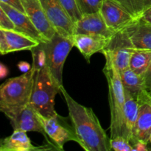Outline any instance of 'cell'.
Here are the masks:
<instances>
[{"label":"cell","mask_w":151,"mask_h":151,"mask_svg":"<svg viewBox=\"0 0 151 151\" xmlns=\"http://www.w3.org/2000/svg\"><path fill=\"white\" fill-rule=\"evenodd\" d=\"M110 145L111 150L115 151H134V146L131 142L122 136L110 138Z\"/></svg>","instance_id":"cell-25"},{"label":"cell","mask_w":151,"mask_h":151,"mask_svg":"<svg viewBox=\"0 0 151 151\" xmlns=\"http://www.w3.org/2000/svg\"><path fill=\"white\" fill-rule=\"evenodd\" d=\"M18 67L20 69V71H22V72H27L29 70H30V69L32 67L30 66V65L27 63V62L25 61H21L20 63L18 64Z\"/></svg>","instance_id":"cell-31"},{"label":"cell","mask_w":151,"mask_h":151,"mask_svg":"<svg viewBox=\"0 0 151 151\" xmlns=\"http://www.w3.org/2000/svg\"><path fill=\"white\" fill-rule=\"evenodd\" d=\"M35 69L29 104L43 116H54L58 114L55 110V98L58 93L60 92L62 86L58 83L46 66L35 68Z\"/></svg>","instance_id":"cell-3"},{"label":"cell","mask_w":151,"mask_h":151,"mask_svg":"<svg viewBox=\"0 0 151 151\" xmlns=\"http://www.w3.org/2000/svg\"><path fill=\"white\" fill-rule=\"evenodd\" d=\"M26 131L13 130L9 137L3 139L0 143L1 151H33L38 148L34 147Z\"/></svg>","instance_id":"cell-19"},{"label":"cell","mask_w":151,"mask_h":151,"mask_svg":"<svg viewBox=\"0 0 151 151\" xmlns=\"http://www.w3.org/2000/svg\"><path fill=\"white\" fill-rule=\"evenodd\" d=\"M100 13L108 27L114 32L125 29L136 21L113 0H103Z\"/></svg>","instance_id":"cell-10"},{"label":"cell","mask_w":151,"mask_h":151,"mask_svg":"<svg viewBox=\"0 0 151 151\" xmlns=\"http://www.w3.org/2000/svg\"><path fill=\"white\" fill-rule=\"evenodd\" d=\"M4 114L10 121L13 130H21L26 132H38L47 138L45 131L38 116V113L29 103L22 107L7 111Z\"/></svg>","instance_id":"cell-8"},{"label":"cell","mask_w":151,"mask_h":151,"mask_svg":"<svg viewBox=\"0 0 151 151\" xmlns=\"http://www.w3.org/2000/svg\"><path fill=\"white\" fill-rule=\"evenodd\" d=\"M103 0H76L83 15L99 12Z\"/></svg>","instance_id":"cell-24"},{"label":"cell","mask_w":151,"mask_h":151,"mask_svg":"<svg viewBox=\"0 0 151 151\" xmlns=\"http://www.w3.org/2000/svg\"><path fill=\"white\" fill-rule=\"evenodd\" d=\"M0 29L15 30V25L10 16L0 7Z\"/></svg>","instance_id":"cell-26"},{"label":"cell","mask_w":151,"mask_h":151,"mask_svg":"<svg viewBox=\"0 0 151 151\" xmlns=\"http://www.w3.org/2000/svg\"><path fill=\"white\" fill-rule=\"evenodd\" d=\"M149 94H150V99H151V90H150V91H149Z\"/></svg>","instance_id":"cell-34"},{"label":"cell","mask_w":151,"mask_h":151,"mask_svg":"<svg viewBox=\"0 0 151 151\" xmlns=\"http://www.w3.org/2000/svg\"><path fill=\"white\" fill-rule=\"evenodd\" d=\"M0 52L1 55H6L9 53L7 39L3 31H1V29H0Z\"/></svg>","instance_id":"cell-28"},{"label":"cell","mask_w":151,"mask_h":151,"mask_svg":"<svg viewBox=\"0 0 151 151\" xmlns=\"http://www.w3.org/2000/svg\"><path fill=\"white\" fill-rule=\"evenodd\" d=\"M60 3L74 23H76L83 16L77 4L76 0H59Z\"/></svg>","instance_id":"cell-23"},{"label":"cell","mask_w":151,"mask_h":151,"mask_svg":"<svg viewBox=\"0 0 151 151\" xmlns=\"http://www.w3.org/2000/svg\"><path fill=\"white\" fill-rule=\"evenodd\" d=\"M142 19H143L144 20H145L146 22H149V23L151 24V7L150 8H149L148 10H147V11L143 14Z\"/></svg>","instance_id":"cell-32"},{"label":"cell","mask_w":151,"mask_h":151,"mask_svg":"<svg viewBox=\"0 0 151 151\" xmlns=\"http://www.w3.org/2000/svg\"><path fill=\"white\" fill-rule=\"evenodd\" d=\"M114 33L108 27L100 11L83 15L81 19L75 24L74 34L100 35L109 38Z\"/></svg>","instance_id":"cell-12"},{"label":"cell","mask_w":151,"mask_h":151,"mask_svg":"<svg viewBox=\"0 0 151 151\" xmlns=\"http://www.w3.org/2000/svg\"><path fill=\"white\" fill-rule=\"evenodd\" d=\"M38 113V112H37ZM38 116L51 145L58 150H63V146L69 141L76 142V136L72 126L59 114L44 116L38 113Z\"/></svg>","instance_id":"cell-7"},{"label":"cell","mask_w":151,"mask_h":151,"mask_svg":"<svg viewBox=\"0 0 151 151\" xmlns=\"http://www.w3.org/2000/svg\"><path fill=\"white\" fill-rule=\"evenodd\" d=\"M134 151H147V142L144 141H137L134 145Z\"/></svg>","instance_id":"cell-30"},{"label":"cell","mask_w":151,"mask_h":151,"mask_svg":"<svg viewBox=\"0 0 151 151\" xmlns=\"http://www.w3.org/2000/svg\"><path fill=\"white\" fill-rule=\"evenodd\" d=\"M74 47L72 38L56 32L50 40L41 42L30 50L32 55V66H46L56 81L63 86V69L66 58Z\"/></svg>","instance_id":"cell-2"},{"label":"cell","mask_w":151,"mask_h":151,"mask_svg":"<svg viewBox=\"0 0 151 151\" xmlns=\"http://www.w3.org/2000/svg\"><path fill=\"white\" fill-rule=\"evenodd\" d=\"M151 137V103L139 105V114L134 130L132 145L137 141L149 142Z\"/></svg>","instance_id":"cell-17"},{"label":"cell","mask_w":151,"mask_h":151,"mask_svg":"<svg viewBox=\"0 0 151 151\" xmlns=\"http://www.w3.org/2000/svg\"><path fill=\"white\" fill-rule=\"evenodd\" d=\"M136 50H151V24L139 19L126 28Z\"/></svg>","instance_id":"cell-16"},{"label":"cell","mask_w":151,"mask_h":151,"mask_svg":"<svg viewBox=\"0 0 151 151\" xmlns=\"http://www.w3.org/2000/svg\"><path fill=\"white\" fill-rule=\"evenodd\" d=\"M137 20L151 7V0H113Z\"/></svg>","instance_id":"cell-21"},{"label":"cell","mask_w":151,"mask_h":151,"mask_svg":"<svg viewBox=\"0 0 151 151\" xmlns=\"http://www.w3.org/2000/svg\"><path fill=\"white\" fill-rule=\"evenodd\" d=\"M135 50L125 28L116 32L111 37L109 44L101 53L105 57L110 58L120 72L129 67L130 60Z\"/></svg>","instance_id":"cell-6"},{"label":"cell","mask_w":151,"mask_h":151,"mask_svg":"<svg viewBox=\"0 0 151 151\" xmlns=\"http://www.w3.org/2000/svg\"><path fill=\"white\" fill-rule=\"evenodd\" d=\"M151 62V50H135L130 60L129 67L138 75L142 76Z\"/></svg>","instance_id":"cell-22"},{"label":"cell","mask_w":151,"mask_h":151,"mask_svg":"<svg viewBox=\"0 0 151 151\" xmlns=\"http://www.w3.org/2000/svg\"><path fill=\"white\" fill-rule=\"evenodd\" d=\"M22 2L25 13L35 27L47 41L51 39L57 32L49 20L39 0H22Z\"/></svg>","instance_id":"cell-11"},{"label":"cell","mask_w":151,"mask_h":151,"mask_svg":"<svg viewBox=\"0 0 151 151\" xmlns=\"http://www.w3.org/2000/svg\"><path fill=\"white\" fill-rule=\"evenodd\" d=\"M7 72H8V70H7V68L5 66H4L3 64L1 65V78H4L6 75H7Z\"/></svg>","instance_id":"cell-33"},{"label":"cell","mask_w":151,"mask_h":151,"mask_svg":"<svg viewBox=\"0 0 151 151\" xmlns=\"http://www.w3.org/2000/svg\"><path fill=\"white\" fill-rule=\"evenodd\" d=\"M110 38L86 34H74L72 37L74 47H77L88 63L93 55L102 52L109 44Z\"/></svg>","instance_id":"cell-15"},{"label":"cell","mask_w":151,"mask_h":151,"mask_svg":"<svg viewBox=\"0 0 151 151\" xmlns=\"http://www.w3.org/2000/svg\"><path fill=\"white\" fill-rule=\"evenodd\" d=\"M125 102L124 108L122 137L128 139L132 144L134 139V130L138 117L139 104L129 93L125 91Z\"/></svg>","instance_id":"cell-18"},{"label":"cell","mask_w":151,"mask_h":151,"mask_svg":"<svg viewBox=\"0 0 151 151\" xmlns=\"http://www.w3.org/2000/svg\"><path fill=\"white\" fill-rule=\"evenodd\" d=\"M35 68L20 76L6 81L0 87V110L1 112L22 107L29 103L35 75Z\"/></svg>","instance_id":"cell-5"},{"label":"cell","mask_w":151,"mask_h":151,"mask_svg":"<svg viewBox=\"0 0 151 151\" xmlns=\"http://www.w3.org/2000/svg\"><path fill=\"white\" fill-rule=\"evenodd\" d=\"M149 142L151 143V137H150V140H149Z\"/></svg>","instance_id":"cell-35"},{"label":"cell","mask_w":151,"mask_h":151,"mask_svg":"<svg viewBox=\"0 0 151 151\" xmlns=\"http://www.w3.org/2000/svg\"><path fill=\"white\" fill-rule=\"evenodd\" d=\"M106 64L103 73L109 85V100L111 110V138L122 136L125 89L121 79L120 72L111 59L106 56Z\"/></svg>","instance_id":"cell-4"},{"label":"cell","mask_w":151,"mask_h":151,"mask_svg":"<svg viewBox=\"0 0 151 151\" xmlns=\"http://www.w3.org/2000/svg\"><path fill=\"white\" fill-rule=\"evenodd\" d=\"M0 7L12 19L15 25V30L30 37L39 43L47 41L35 27L26 13H22L1 1H0Z\"/></svg>","instance_id":"cell-14"},{"label":"cell","mask_w":151,"mask_h":151,"mask_svg":"<svg viewBox=\"0 0 151 151\" xmlns=\"http://www.w3.org/2000/svg\"><path fill=\"white\" fill-rule=\"evenodd\" d=\"M143 80L145 81V84L146 86V88L148 91L151 90V62L149 65L148 68L146 70V72L142 75Z\"/></svg>","instance_id":"cell-29"},{"label":"cell","mask_w":151,"mask_h":151,"mask_svg":"<svg viewBox=\"0 0 151 151\" xmlns=\"http://www.w3.org/2000/svg\"><path fill=\"white\" fill-rule=\"evenodd\" d=\"M60 93L65 99L76 142L86 151H110V138L102 127L92 109L83 106L74 100L64 87Z\"/></svg>","instance_id":"cell-1"},{"label":"cell","mask_w":151,"mask_h":151,"mask_svg":"<svg viewBox=\"0 0 151 151\" xmlns=\"http://www.w3.org/2000/svg\"><path fill=\"white\" fill-rule=\"evenodd\" d=\"M119 72L125 91L129 93L139 105L145 103H151L149 91L146 88L142 75L134 72L130 67Z\"/></svg>","instance_id":"cell-13"},{"label":"cell","mask_w":151,"mask_h":151,"mask_svg":"<svg viewBox=\"0 0 151 151\" xmlns=\"http://www.w3.org/2000/svg\"><path fill=\"white\" fill-rule=\"evenodd\" d=\"M1 30L3 31L7 39L9 53L23 50H31L40 44L38 41L16 30Z\"/></svg>","instance_id":"cell-20"},{"label":"cell","mask_w":151,"mask_h":151,"mask_svg":"<svg viewBox=\"0 0 151 151\" xmlns=\"http://www.w3.org/2000/svg\"><path fill=\"white\" fill-rule=\"evenodd\" d=\"M0 1L5 3L7 5L13 7L16 10L22 12V13H25V10L23 7V4H22V0H0Z\"/></svg>","instance_id":"cell-27"},{"label":"cell","mask_w":151,"mask_h":151,"mask_svg":"<svg viewBox=\"0 0 151 151\" xmlns=\"http://www.w3.org/2000/svg\"><path fill=\"white\" fill-rule=\"evenodd\" d=\"M39 1L56 32L63 36L72 38L75 31V23L72 22L59 0Z\"/></svg>","instance_id":"cell-9"}]
</instances>
